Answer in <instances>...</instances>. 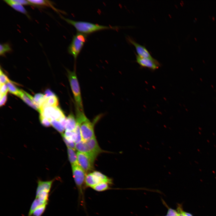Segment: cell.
<instances>
[{
  "mask_svg": "<svg viewBox=\"0 0 216 216\" xmlns=\"http://www.w3.org/2000/svg\"><path fill=\"white\" fill-rule=\"evenodd\" d=\"M61 17L68 23L73 25L78 32L86 34L100 30L116 28V27L100 25L87 22L74 20L62 16H61Z\"/></svg>",
  "mask_w": 216,
  "mask_h": 216,
  "instance_id": "6da1fadb",
  "label": "cell"
},
{
  "mask_svg": "<svg viewBox=\"0 0 216 216\" xmlns=\"http://www.w3.org/2000/svg\"><path fill=\"white\" fill-rule=\"evenodd\" d=\"M75 148L78 152L86 154L94 160L98 155L103 152L95 136L87 141H82L76 144Z\"/></svg>",
  "mask_w": 216,
  "mask_h": 216,
  "instance_id": "7a4b0ae2",
  "label": "cell"
},
{
  "mask_svg": "<svg viewBox=\"0 0 216 216\" xmlns=\"http://www.w3.org/2000/svg\"><path fill=\"white\" fill-rule=\"evenodd\" d=\"M73 178L79 193V202L85 205L84 193L86 188L85 179L86 173L79 164L72 166Z\"/></svg>",
  "mask_w": 216,
  "mask_h": 216,
  "instance_id": "3957f363",
  "label": "cell"
},
{
  "mask_svg": "<svg viewBox=\"0 0 216 216\" xmlns=\"http://www.w3.org/2000/svg\"><path fill=\"white\" fill-rule=\"evenodd\" d=\"M68 78L70 82L75 101V106L83 112V108L80 88L75 70H68Z\"/></svg>",
  "mask_w": 216,
  "mask_h": 216,
  "instance_id": "277c9868",
  "label": "cell"
},
{
  "mask_svg": "<svg viewBox=\"0 0 216 216\" xmlns=\"http://www.w3.org/2000/svg\"><path fill=\"white\" fill-rule=\"evenodd\" d=\"M87 35L78 32L73 36L68 48L69 53L76 59L86 41Z\"/></svg>",
  "mask_w": 216,
  "mask_h": 216,
  "instance_id": "5b68a950",
  "label": "cell"
},
{
  "mask_svg": "<svg viewBox=\"0 0 216 216\" xmlns=\"http://www.w3.org/2000/svg\"><path fill=\"white\" fill-rule=\"evenodd\" d=\"M76 122L80 124L82 141H87L95 136L94 132V122H92L86 117L76 119Z\"/></svg>",
  "mask_w": 216,
  "mask_h": 216,
  "instance_id": "8992f818",
  "label": "cell"
},
{
  "mask_svg": "<svg viewBox=\"0 0 216 216\" xmlns=\"http://www.w3.org/2000/svg\"><path fill=\"white\" fill-rule=\"evenodd\" d=\"M40 113L51 121L56 120L60 122L66 118L62 110L57 106L46 107L42 110Z\"/></svg>",
  "mask_w": 216,
  "mask_h": 216,
  "instance_id": "52a82bcc",
  "label": "cell"
},
{
  "mask_svg": "<svg viewBox=\"0 0 216 216\" xmlns=\"http://www.w3.org/2000/svg\"><path fill=\"white\" fill-rule=\"evenodd\" d=\"M76 154L78 163L80 167L86 174L91 171L93 168L94 160L84 153L78 152Z\"/></svg>",
  "mask_w": 216,
  "mask_h": 216,
  "instance_id": "ba28073f",
  "label": "cell"
},
{
  "mask_svg": "<svg viewBox=\"0 0 216 216\" xmlns=\"http://www.w3.org/2000/svg\"><path fill=\"white\" fill-rule=\"evenodd\" d=\"M136 62L142 67L147 68L151 70H155L160 66L159 63L155 59L152 60L143 58L136 55Z\"/></svg>",
  "mask_w": 216,
  "mask_h": 216,
  "instance_id": "9c48e42d",
  "label": "cell"
},
{
  "mask_svg": "<svg viewBox=\"0 0 216 216\" xmlns=\"http://www.w3.org/2000/svg\"><path fill=\"white\" fill-rule=\"evenodd\" d=\"M127 39L128 41L135 47L138 55L139 56L152 60L154 59L144 46L138 44L129 37H127Z\"/></svg>",
  "mask_w": 216,
  "mask_h": 216,
  "instance_id": "30bf717a",
  "label": "cell"
},
{
  "mask_svg": "<svg viewBox=\"0 0 216 216\" xmlns=\"http://www.w3.org/2000/svg\"><path fill=\"white\" fill-rule=\"evenodd\" d=\"M58 104V99L56 95L44 98L40 108V112L43 109L47 107H57Z\"/></svg>",
  "mask_w": 216,
  "mask_h": 216,
  "instance_id": "8fae6325",
  "label": "cell"
},
{
  "mask_svg": "<svg viewBox=\"0 0 216 216\" xmlns=\"http://www.w3.org/2000/svg\"><path fill=\"white\" fill-rule=\"evenodd\" d=\"M101 183L99 178L92 172L86 174L85 179L86 188H93L98 184Z\"/></svg>",
  "mask_w": 216,
  "mask_h": 216,
  "instance_id": "7c38bea8",
  "label": "cell"
},
{
  "mask_svg": "<svg viewBox=\"0 0 216 216\" xmlns=\"http://www.w3.org/2000/svg\"><path fill=\"white\" fill-rule=\"evenodd\" d=\"M54 179L48 181L38 180L36 189V196L40 191L45 190L49 192L51 189Z\"/></svg>",
  "mask_w": 216,
  "mask_h": 216,
  "instance_id": "4fadbf2b",
  "label": "cell"
},
{
  "mask_svg": "<svg viewBox=\"0 0 216 216\" xmlns=\"http://www.w3.org/2000/svg\"><path fill=\"white\" fill-rule=\"evenodd\" d=\"M76 126V120L73 113H70L66 118L65 130L75 131Z\"/></svg>",
  "mask_w": 216,
  "mask_h": 216,
  "instance_id": "5bb4252c",
  "label": "cell"
},
{
  "mask_svg": "<svg viewBox=\"0 0 216 216\" xmlns=\"http://www.w3.org/2000/svg\"><path fill=\"white\" fill-rule=\"evenodd\" d=\"M4 1L15 10L25 14L28 18H30L28 12L22 5L14 2L11 0H4Z\"/></svg>",
  "mask_w": 216,
  "mask_h": 216,
  "instance_id": "9a60e30c",
  "label": "cell"
},
{
  "mask_svg": "<svg viewBox=\"0 0 216 216\" xmlns=\"http://www.w3.org/2000/svg\"><path fill=\"white\" fill-rule=\"evenodd\" d=\"M31 3L34 4L35 6L40 7V6H48L50 7L56 11L58 10L53 6L52 2L48 0H28Z\"/></svg>",
  "mask_w": 216,
  "mask_h": 216,
  "instance_id": "2e32d148",
  "label": "cell"
},
{
  "mask_svg": "<svg viewBox=\"0 0 216 216\" xmlns=\"http://www.w3.org/2000/svg\"><path fill=\"white\" fill-rule=\"evenodd\" d=\"M68 154L69 160L71 165L79 164L77 161V154L74 150L69 147H68Z\"/></svg>",
  "mask_w": 216,
  "mask_h": 216,
  "instance_id": "e0dca14e",
  "label": "cell"
},
{
  "mask_svg": "<svg viewBox=\"0 0 216 216\" xmlns=\"http://www.w3.org/2000/svg\"><path fill=\"white\" fill-rule=\"evenodd\" d=\"M19 97L28 105L40 112L39 110L31 100L26 96L22 90H21Z\"/></svg>",
  "mask_w": 216,
  "mask_h": 216,
  "instance_id": "ac0fdd59",
  "label": "cell"
},
{
  "mask_svg": "<svg viewBox=\"0 0 216 216\" xmlns=\"http://www.w3.org/2000/svg\"><path fill=\"white\" fill-rule=\"evenodd\" d=\"M61 134L67 140L75 143L77 139V135L75 131L65 130L64 134L63 133Z\"/></svg>",
  "mask_w": 216,
  "mask_h": 216,
  "instance_id": "d6986e66",
  "label": "cell"
},
{
  "mask_svg": "<svg viewBox=\"0 0 216 216\" xmlns=\"http://www.w3.org/2000/svg\"><path fill=\"white\" fill-rule=\"evenodd\" d=\"M49 192L45 190L42 191L36 196L35 198L44 203H48Z\"/></svg>",
  "mask_w": 216,
  "mask_h": 216,
  "instance_id": "ffe728a7",
  "label": "cell"
},
{
  "mask_svg": "<svg viewBox=\"0 0 216 216\" xmlns=\"http://www.w3.org/2000/svg\"><path fill=\"white\" fill-rule=\"evenodd\" d=\"M9 92L19 97L21 90L18 89L10 81L6 83Z\"/></svg>",
  "mask_w": 216,
  "mask_h": 216,
  "instance_id": "44dd1931",
  "label": "cell"
},
{
  "mask_svg": "<svg viewBox=\"0 0 216 216\" xmlns=\"http://www.w3.org/2000/svg\"><path fill=\"white\" fill-rule=\"evenodd\" d=\"M109 184L105 182L100 183L92 188L94 190L98 192H102L110 189Z\"/></svg>",
  "mask_w": 216,
  "mask_h": 216,
  "instance_id": "7402d4cb",
  "label": "cell"
},
{
  "mask_svg": "<svg viewBox=\"0 0 216 216\" xmlns=\"http://www.w3.org/2000/svg\"><path fill=\"white\" fill-rule=\"evenodd\" d=\"M92 173L99 178L101 182L107 183L110 184H112V180L111 178H108L101 172L97 171H94Z\"/></svg>",
  "mask_w": 216,
  "mask_h": 216,
  "instance_id": "603a6c76",
  "label": "cell"
},
{
  "mask_svg": "<svg viewBox=\"0 0 216 216\" xmlns=\"http://www.w3.org/2000/svg\"><path fill=\"white\" fill-rule=\"evenodd\" d=\"M45 204L46 203L41 202L38 199L35 198L32 204L28 216H32L33 212L35 209L39 206Z\"/></svg>",
  "mask_w": 216,
  "mask_h": 216,
  "instance_id": "cb8c5ba5",
  "label": "cell"
},
{
  "mask_svg": "<svg viewBox=\"0 0 216 216\" xmlns=\"http://www.w3.org/2000/svg\"><path fill=\"white\" fill-rule=\"evenodd\" d=\"M51 124L52 127L59 132L61 134L63 133L65 129L59 121L52 120L51 121Z\"/></svg>",
  "mask_w": 216,
  "mask_h": 216,
  "instance_id": "d4e9b609",
  "label": "cell"
},
{
  "mask_svg": "<svg viewBox=\"0 0 216 216\" xmlns=\"http://www.w3.org/2000/svg\"><path fill=\"white\" fill-rule=\"evenodd\" d=\"M47 204H45L37 208L34 211L32 216H41L45 211Z\"/></svg>",
  "mask_w": 216,
  "mask_h": 216,
  "instance_id": "484cf974",
  "label": "cell"
},
{
  "mask_svg": "<svg viewBox=\"0 0 216 216\" xmlns=\"http://www.w3.org/2000/svg\"><path fill=\"white\" fill-rule=\"evenodd\" d=\"M11 49L8 44H1L0 45V55L3 56L7 52L11 51Z\"/></svg>",
  "mask_w": 216,
  "mask_h": 216,
  "instance_id": "4316f807",
  "label": "cell"
},
{
  "mask_svg": "<svg viewBox=\"0 0 216 216\" xmlns=\"http://www.w3.org/2000/svg\"><path fill=\"white\" fill-rule=\"evenodd\" d=\"M39 118L41 124L44 126L48 127L51 125V121L41 114L40 115Z\"/></svg>",
  "mask_w": 216,
  "mask_h": 216,
  "instance_id": "83f0119b",
  "label": "cell"
},
{
  "mask_svg": "<svg viewBox=\"0 0 216 216\" xmlns=\"http://www.w3.org/2000/svg\"><path fill=\"white\" fill-rule=\"evenodd\" d=\"M0 73V85L6 83L10 81L7 76L2 71L1 69Z\"/></svg>",
  "mask_w": 216,
  "mask_h": 216,
  "instance_id": "f1b7e54d",
  "label": "cell"
},
{
  "mask_svg": "<svg viewBox=\"0 0 216 216\" xmlns=\"http://www.w3.org/2000/svg\"><path fill=\"white\" fill-rule=\"evenodd\" d=\"M8 91V88L6 84H4L0 85V98L4 95L7 94Z\"/></svg>",
  "mask_w": 216,
  "mask_h": 216,
  "instance_id": "f546056e",
  "label": "cell"
},
{
  "mask_svg": "<svg viewBox=\"0 0 216 216\" xmlns=\"http://www.w3.org/2000/svg\"><path fill=\"white\" fill-rule=\"evenodd\" d=\"M62 136V137L64 142L65 143L68 147H69L71 148L74 150H75L76 149V144L74 142L70 141L66 139L63 136Z\"/></svg>",
  "mask_w": 216,
  "mask_h": 216,
  "instance_id": "4dcf8cb0",
  "label": "cell"
},
{
  "mask_svg": "<svg viewBox=\"0 0 216 216\" xmlns=\"http://www.w3.org/2000/svg\"><path fill=\"white\" fill-rule=\"evenodd\" d=\"M11 1L14 3H16L22 5H29L33 6H35L31 3L28 0H11Z\"/></svg>",
  "mask_w": 216,
  "mask_h": 216,
  "instance_id": "1f68e13d",
  "label": "cell"
},
{
  "mask_svg": "<svg viewBox=\"0 0 216 216\" xmlns=\"http://www.w3.org/2000/svg\"><path fill=\"white\" fill-rule=\"evenodd\" d=\"M167 216H178L177 211L171 208H169L168 209Z\"/></svg>",
  "mask_w": 216,
  "mask_h": 216,
  "instance_id": "d6a6232c",
  "label": "cell"
},
{
  "mask_svg": "<svg viewBox=\"0 0 216 216\" xmlns=\"http://www.w3.org/2000/svg\"><path fill=\"white\" fill-rule=\"evenodd\" d=\"M7 94H5L1 98H0V106L4 105L6 103L7 99Z\"/></svg>",
  "mask_w": 216,
  "mask_h": 216,
  "instance_id": "836d02e7",
  "label": "cell"
},
{
  "mask_svg": "<svg viewBox=\"0 0 216 216\" xmlns=\"http://www.w3.org/2000/svg\"><path fill=\"white\" fill-rule=\"evenodd\" d=\"M55 95L49 89H47L45 92V95H44V97L45 98Z\"/></svg>",
  "mask_w": 216,
  "mask_h": 216,
  "instance_id": "e575fe53",
  "label": "cell"
},
{
  "mask_svg": "<svg viewBox=\"0 0 216 216\" xmlns=\"http://www.w3.org/2000/svg\"><path fill=\"white\" fill-rule=\"evenodd\" d=\"M177 212L178 216H186L184 213V211L182 210L180 206L178 207Z\"/></svg>",
  "mask_w": 216,
  "mask_h": 216,
  "instance_id": "d590c367",
  "label": "cell"
},
{
  "mask_svg": "<svg viewBox=\"0 0 216 216\" xmlns=\"http://www.w3.org/2000/svg\"><path fill=\"white\" fill-rule=\"evenodd\" d=\"M184 213L186 216H193L191 214L189 213L184 211Z\"/></svg>",
  "mask_w": 216,
  "mask_h": 216,
  "instance_id": "8d00e7d4",
  "label": "cell"
},
{
  "mask_svg": "<svg viewBox=\"0 0 216 216\" xmlns=\"http://www.w3.org/2000/svg\"></svg>",
  "mask_w": 216,
  "mask_h": 216,
  "instance_id": "74e56055",
  "label": "cell"
}]
</instances>
